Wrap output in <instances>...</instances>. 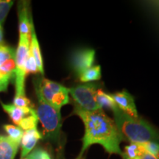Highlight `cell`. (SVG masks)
<instances>
[{"label":"cell","mask_w":159,"mask_h":159,"mask_svg":"<svg viewBox=\"0 0 159 159\" xmlns=\"http://www.w3.org/2000/svg\"><path fill=\"white\" fill-rule=\"evenodd\" d=\"M74 114L82 119L85 125L83 146L79 157L94 144L102 145L109 154H122L119 148L122 137L114 121L105 115L102 108L96 111H85L75 108Z\"/></svg>","instance_id":"6da1fadb"},{"label":"cell","mask_w":159,"mask_h":159,"mask_svg":"<svg viewBox=\"0 0 159 159\" xmlns=\"http://www.w3.org/2000/svg\"><path fill=\"white\" fill-rule=\"evenodd\" d=\"M112 111L114 123L122 140L139 144L159 141V133L144 119L130 116L117 106Z\"/></svg>","instance_id":"7a4b0ae2"},{"label":"cell","mask_w":159,"mask_h":159,"mask_svg":"<svg viewBox=\"0 0 159 159\" xmlns=\"http://www.w3.org/2000/svg\"><path fill=\"white\" fill-rule=\"evenodd\" d=\"M37 108L35 109L38 119L41 123L43 135L46 139L55 141L58 139L61 128V115L59 109L46 102L38 93Z\"/></svg>","instance_id":"3957f363"},{"label":"cell","mask_w":159,"mask_h":159,"mask_svg":"<svg viewBox=\"0 0 159 159\" xmlns=\"http://www.w3.org/2000/svg\"><path fill=\"white\" fill-rule=\"evenodd\" d=\"M35 93L43 97L46 102L57 109L69 102V89L60 83L42 77H38L33 80Z\"/></svg>","instance_id":"277c9868"},{"label":"cell","mask_w":159,"mask_h":159,"mask_svg":"<svg viewBox=\"0 0 159 159\" xmlns=\"http://www.w3.org/2000/svg\"><path fill=\"white\" fill-rule=\"evenodd\" d=\"M30 36L19 35L18 48L16 51V71H15V96H25V65L30 55Z\"/></svg>","instance_id":"5b68a950"},{"label":"cell","mask_w":159,"mask_h":159,"mask_svg":"<svg viewBox=\"0 0 159 159\" xmlns=\"http://www.w3.org/2000/svg\"><path fill=\"white\" fill-rule=\"evenodd\" d=\"M99 84L85 83L69 89L75 102V108L85 111H96L101 109L97 102L96 94Z\"/></svg>","instance_id":"8992f818"},{"label":"cell","mask_w":159,"mask_h":159,"mask_svg":"<svg viewBox=\"0 0 159 159\" xmlns=\"http://www.w3.org/2000/svg\"><path fill=\"white\" fill-rule=\"evenodd\" d=\"M95 59V51L92 49H82L75 51L70 59L72 70L78 77L92 66Z\"/></svg>","instance_id":"52a82bcc"},{"label":"cell","mask_w":159,"mask_h":159,"mask_svg":"<svg viewBox=\"0 0 159 159\" xmlns=\"http://www.w3.org/2000/svg\"><path fill=\"white\" fill-rule=\"evenodd\" d=\"M111 97L114 99L117 107L124 111L125 114L134 118H138V111L135 105L134 98L128 91H122L121 92L115 93L111 94Z\"/></svg>","instance_id":"ba28073f"},{"label":"cell","mask_w":159,"mask_h":159,"mask_svg":"<svg viewBox=\"0 0 159 159\" xmlns=\"http://www.w3.org/2000/svg\"><path fill=\"white\" fill-rule=\"evenodd\" d=\"M41 138H42V135L37 129L25 131L21 141V158H24L28 156L30 152L35 148L39 140Z\"/></svg>","instance_id":"9c48e42d"},{"label":"cell","mask_w":159,"mask_h":159,"mask_svg":"<svg viewBox=\"0 0 159 159\" xmlns=\"http://www.w3.org/2000/svg\"><path fill=\"white\" fill-rule=\"evenodd\" d=\"M1 105L3 110L8 114L11 120L16 125L19 124L22 119L27 116H29L35 111L34 108L28 107V108H19L15 106L13 104H5L1 102Z\"/></svg>","instance_id":"30bf717a"},{"label":"cell","mask_w":159,"mask_h":159,"mask_svg":"<svg viewBox=\"0 0 159 159\" xmlns=\"http://www.w3.org/2000/svg\"><path fill=\"white\" fill-rule=\"evenodd\" d=\"M19 144L10 137L0 135V159H14Z\"/></svg>","instance_id":"8fae6325"},{"label":"cell","mask_w":159,"mask_h":159,"mask_svg":"<svg viewBox=\"0 0 159 159\" xmlns=\"http://www.w3.org/2000/svg\"><path fill=\"white\" fill-rule=\"evenodd\" d=\"M19 35L30 36L32 19H30L28 8L25 2L20 3L19 6Z\"/></svg>","instance_id":"7c38bea8"},{"label":"cell","mask_w":159,"mask_h":159,"mask_svg":"<svg viewBox=\"0 0 159 159\" xmlns=\"http://www.w3.org/2000/svg\"><path fill=\"white\" fill-rule=\"evenodd\" d=\"M30 52L34 57L35 62L37 63L38 68H39V72L41 75H43L44 71H43V59L41 56V49H40L39 43L37 39L36 34H35L34 25H33V21L31 22V33H30Z\"/></svg>","instance_id":"4fadbf2b"},{"label":"cell","mask_w":159,"mask_h":159,"mask_svg":"<svg viewBox=\"0 0 159 159\" xmlns=\"http://www.w3.org/2000/svg\"><path fill=\"white\" fill-rule=\"evenodd\" d=\"M144 152L142 144L131 143L130 145L125 147V152L122 155L124 159H137Z\"/></svg>","instance_id":"5bb4252c"},{"label":"cell","mask_w":159,"mask_h":159,"mask_svg":"<svg viewBox=\"0 0 159 159\" xmlns=\"http://www.w3.org/2000/svg\"><path fill=\"white\" fill-rule=\"evenodd\" d=\"M81 82L89 83L91 81L98 80L101 78V69L99 66H91L85 70L80 76L79 77Z\"/></svg>","instance_id":"9a60e30c"},{"label":"cell","mask_w":159,"mask_h":159,"mask_svg":"<svg viewBox=\"0 0 159 159\" xmlns=\"http://www.w3.org/2000/svg\"><path fill=\"white\" fill-rule=\"evenodd\" d=\"M96 99L97 103L101 108H102L103 107H107V108H110L112 110L115 107L117 106L111 95L106 94L104 91L99 90V89L97 91Z\"/></svg>","instance_id":"2e32d148"},{"label":"cell","mask_w":159,"mask_h":159,"mask_svg":"<svg viewBox=\"0 0 159 159\" xmlns=\"http://www.w3.org/2000/svg\"><path fill=\"white\" fill-rule=\"evenodd\" d=\"M38 122H39V119H38L36 113H35V111L33 114L25 117V118L19 122L18 126H19L21 129H22L23 130L25 131L33 130V129H37Z\"/></svg>","instance_id":"e0dca14e"},{"label":"cell","mask_w":159,"mask_h":159,"mask_svg":"<svg viewBox=\"0 0 159 159\" xmlns=\"http://www.w3.org/2000/svg\"><path fill=\"white\" fill-rule=\"evenodd\" d=\"M4 129L6 131L8 137H10L13 141L16 142L19 144H21V139H22L24 131L22 129H21L19 126H15L12 125H4Z\"/></svg>","instance_id":"ac0fdd59"},{"label":"cell","mask_w":159,"mask_h":159,"mask_svg":"<svg viewBox=\"0 0 159 159\" xmlns=\"http://www.w3.org/2000/svg\"><path fill=\"white\" fill-rule=\"evenodd\" d=\"M16 50L6 44L0 46V66L9 60L15 58Z\"/></svg>","instance_id":"d6986e66"},{"label":"cell","mask_w":159,"mask_h":159,"mask_svg":"<svg viewBox=\"0 0 159 159\" xmlns=\"http://www.w3.org/2000/svg\"><path fill=\"white\" fill-rule=\"evenodd\" d=\"M13 5V1L0 0V27H2L6 17L8 14L10 9Z\"/></svg>","instance_id":"ffe728a7"},{"label":"cell","mask_w":159,"mask_h":159,"mask_svg":"<svg viewBox=\"0 0 159 159\" xmlns=\"http://www.w3.org/2000/svg\"><path fill=\"white\" fill-rule=\"evenodd\" d=\"M25 71H26V74L27 75L28 74V73L36 74L37 72H39L37 63L35 62V60L34 58V57L32 55L30 52V55L28 57H27V62H26Z\"/></svg>","instance_id":"44dd1931"},{"label":"cell","mask_w":159,"mask_h":159,"mask_svg":"<svg viewBox=\"0 0 159 159\" xmlns=\"http://www.w3.org/2000/svg\"><path fill=\"white\" fill-rule=\"evenodd\" d=\"M146 152L153 155L159 159V144L156 142H148L142 143Z\"/></svg>","instance_id":"7402d4cb"},{"label":"cell","mask_w":159,"mask_h":159,"mask_svg":"<svg viewBox=\"0 0 159 159\" xmlns=\"http://www.w3.org/2000/svg\"><path fill=\"white\" fill-rule=\"evenodd\" d=\"M13 104L19 108H28L31 106L30 100L26 96H15Z\"/></svg>","instance_id":"603a6c76"},{"label":"cell","mask_w":159,"mask_h":159,"mask_svg":"<svg viewBox=\"0 0 159 159\" xmlns=\"http://www.w3.org/2000/svg\"><path fill=\"white\" fill-rule=\"evenodd\" d=\"M11 80H0V92H4L7 90L8 88V85Z\"/></svg>","instance_id":"cb8c5ba5"},{"label":"cell","mask_w":159,"mask_h":159,"mask_svg":"<svg viewBox=\"0 0 159 159\" xmlns=\"http://www.w3.org/2000/svg\"><path fill=\"white\" fill-rule=\"evenodd\" d=\"M21 159H39V149L33 150L28 156Z\"/></svg>","instance_id":"d4e9b609"},{"label":"cell","mask_w":159,"mask_h":159,"mask_svg":"<svg viewBox=\"0 0 159 159\" xmlns=\"http://www.w3.org/2000/svg\"><path fill=\"white\" fill-rule=\"evenodd\" d=\"M137 159H158V158L155 156H153V155L149 153V152L145 151L144 153H143L142 156Z\"/></svg>","instance_id":"484cf974"},{"label":"cell","mask_w":159,"mask_h":159,"mask_svg":"<svg viewBox=\"0 0 159 159\" xmlns=\"http://www.w3.org/2000/svg\"><path fill=\"white\" fill-rule=\"evenodd\" d=\"M5 45L3 36V27H0V46Z\"/></svg>","instance_id":"4316f807"},{"label":"cell","mask_w":159,"mask_h":159,"mask_svg":"<svg viewBox=\"0 0 159 159\" xmlns=\"http://www.w3.org/2000/svg\"><path fill=\"white\" fill-rule=\"evenodd\" d=\"M150 5L153 6V7L159 13V1L150 2Z\"/></svg>","instance_id":"83f0119b"},{"label":"cell","mask_w":159,"mask_h":159,"mask_svg":"<svg viewBox=\"0 0 159 159\" xmlns=\"http://www.w3.org/2000/svg\"><path fill=\"white\" fill-rule=\"evenodd\" d=\"M6 79H7V80H11V78H10V77H5V76H3L1 74V73H0V80H6Z\"/></svg>","instance_id":"f1b7e54d"},{"label":"cell","mask_w":159,"mask_h":159,"mask_svg":"<svg viewBox=\"0 0 159 159\" xmlns=\"http://www.w3.org/2000/svg\"><path fill=\"white\" fill-rule=\"evenodd\" d=\"M77 159H82V158H81V157H78Z\"/></svg>","instance_id":"f546056e"}]
</instances>
